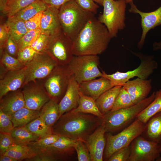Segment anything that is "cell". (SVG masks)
<instances>
[{"instance_id":"obj_1","label":"cell","mask_w":161,"mask_h":161,"mask_svg":"<svg viewBox=\"0 0 161 161\" xmlns=\"http://www.w3.org/2000/svg\"><path fill=\"white\" fill-rule=\"evenodd\" d=\"M112 38L106 26L95 16L72 41L74 55H97L107 49Z\"/></svg>"},{"instance_id":"obj_2","label":"cell","mask_w":161,"mask_h":161,"mask_svg":"<svg viewBox=\"0 0 161 161\" xmlns=\"http://www.w3.org/2000/svg\"><path fill=\"white\" fill-rule=\"evenodd\" d=\"M102 119L89 114L68 112L62 114L52 127L53 134L85 142L102 123Z\"/></svg>"},{"instance_id":"obj_3","label":"cell","mask_w":161,"mask_h":161,"mask_svg":"<svg viewBox=\"0 0 161 161\" xmlns=\"http://www.w3.org/2000/svg\"><path fill=\"white\" fill-rule=\"evenodd\" d=\"M58 15L62 31L72 41L95 14L83 10L72 0L60 8Z\"/></svg>"},{"instance_id":"obj_4","label":"cell","mask_w":161,"mask_h":161,"mask_svg":"<svg viewBox=\"0 0 161 161\" xmlns=\"http://www.w3.org/2000/svg\"><path fill=\"white\" fill-rule=\"evenodd\" d=\"M155 92L140 103L127 108L110 111L104 115L102 123L106 133L123 130L131 124L139 114L154 100Z\"/></svg>"},{"instance_id":"obj_5","label":"cell","mask_w":161,"mask_h":161,"mask_svg":"<svg viewBox=\"0 0 161 161\" xmlns=\"http://www.w3.org/2000/svg\"><path fill=\"white\" fill-rule=\"evenodd\" d=\"M126 4L125 0H104L103 12L97 19L106 26L112 38L125 27Z\"/></svg>"},{"instance_id":"obj_6","label":"cell","mask_w":161,"mask_h":161,"mask_svg":"<svg viewBox=\"0 0 161 161\" xmlns=\"http://www.w3.org/2000/svg\"><path fill=\"white\" fill-rule=\"evenodd\" d=\"M145 125L146 124L136 118L131 124L116 135L106 133V143L103 158L107 160L116 151L129 145L136 137L141 134Z\"/></svg>"},{"instance_id":"obj_7","label":"cell","mask_w":161,"mask_h":161,"mask_svg":"<svg viewBox=\"0 0 161 161\" xmlns=\"http://www.w3.org/2000/svg\"><path fill=\"white\" fill-rule=\"evenodd\" d=\"M97 55H74L67 65L71 75L80 83L102 76Z\"/></svg>"},{"instance_id":"obj_8","label":"cell","mask_w":161,"mask_h":161,"mask_svg":"<svg viewBox=\"0 0 161 161\" xmlns=\"http://www.w3.org/2000/svg\"><path fill=\"white\" fill-rule=\"evenodd\" d=\"M133 53L138 57L141 61L140 64L136 69L126 72L117 71L111 74H107L104 71L102 72V76L109 79L113 86H122L129 79L135 77L147 79L153 73L154 70L157 68L158 64L154 60L152 56L133 52Z\"/></svg>"},{"instance_id":"obj_9","label":"cell","mask_w":161,"mask_h":161,"mask_svg":"<svg viewBox=\"0 0 161 161\" xmlns=\"http://www.w3.org/2000/svg\"><path fill=\"white\" fill-rule=\"evenodd\" d=\"M71 75L67 65H58L48 76L38 80L50 100L58 104L66 91Z\"/></svg>"},{"instance_id":"obj_10","label":"cell","mask_w":161,"mask_h":161,"mask_svg":"<svg viewBox=\"0 0 161 161\" xmlns=\"http://www.w3.org/2000/svg\"><path fill=\"white\" fill-rule=\"evenodd\" d=\"M72 41L62 29L49 36L44 51L47 52L59 65H67L73 56Z\"/></svg>"},{"instance_id":"obj_11","label":"cell","mask_w":161,"mask_h":161,"mask_svg":"<svg viewBox=\"0 0 161 161\" xmlns=\"http://www.w3.org/2000/svg\"><path fill=\"white\" fill-rule=\"evenodd\" d=\"M58 65L56 61L45 51L37 53L25 66L24 84L31 81L44 79Z\"/></svg>"},{"instance_id":"obj_12","label":"cell","mask_w":161,"mask_h":161,"mask_svg":"<svg viewBox=\"0 0 161 161\" xmlns=\"http://www.w3.org/2000/svg\"><path fill=\"white\" fill-rule=\"evenodd\" d=\"M128 161H157L161 157L159 144L148 140L140 135L130 144Z\"/></svg>"},{"instance_id":"obj_13","label":"cell","mask_w":161,"mask_h":161,"mask_svg":"<svg viewBox=\"0 0 161 161\" xmlns=\"http://www.w3.org/2000/svg\"><path fill=\"white\" fill-rule=\"evenodd\" d=\"M25 102V107L30 109L41 110L50 99L42 84L38 80L31 81L24 84L21 88Z\"/></svg>"},{"instance_id":"obj_14","label":"cell","mask_w":161,"mask_h":161,"mask_svg":"<svg viewBox=\"0 0 161 161\" xmlns=\"http://www.w3.org/2000/svg\"><path fill=\"white\" fill-rule=\"evenodd\" d=\"M131 7L129 10L132 13L139 14L141 17V25L142 34L140 41L138 44L139 49L142 47L147 34L151 30L161 25V6L154 11L144 12L137 9L133 1L129 3Z\"/></svg>"},{"instance_id":"obj_15","label":"cell","mask_w":161,"mask_h":161,"mask_svg":"<svg viewBox=\"0 0 161 161\" xmlns=\"http://www.w3.org/2000/svg\"><path fill=\"white\" fill-rule=\"evenodd\" d=\"M105 133L102 123L87 138L85 143L89 150L91 161H103L106 143Z\"/></svg>"},{"instance_id":"obj_16","label":"cell","mask_w":161,"mask_h":161,"mask_svg":"<svg viewBox=\"0 0 161 161\" xmlns=\"http://www.w3.org/2000/svg\"><path fill=\"white\" fill-rule=\"evenodd\" d=\"M80 92L79 84L71 75L66 91L58 103L59 118L64 114L77 107L79 101Z\"/></svg>"},{"instance_id":"obj_17","label":"cell","mask_w":161,"mask_h":161,"mask_svg":"<svg viewBox=\"0 0 161 161\" xmlns=\"http://www.w3.org/2000/svg\"><path fill=\"white\" fill-rule=\"evenodd\" d=\"M151 79L137 78L126 82L122 86L129 94L134 104H136L147 97L151 89Z\"/></svg>"},{"instance_id":"obj_18","label":"cell","mask_w":161,"mask_h":161,"mask_svg":"<svg viewBox=\"0 0 161 161\" xmlns=\"http://www.w3.org/2000/svg\"><path fill=\"white\" fill-rule=\"evenodd\" d=\"M25 66L7 72L0 79V99L7 93L21 89L25 81Z\"/></svg>"},{"instance_id":"obj_19","label":"cell","mask_w":161,"mask_h":161,"mask_svg":"<svg viewBox=\"0 0 161 161\" xmlns=\"http://www.w3.org/2000/svg\"><path fill=\"white\" fill-rule=\"evenodd\" d=\"M80 91L83 94L97 99L104 92L112 88L111 81L103 76L79 84Z\"/></svg>"},{"instance_id":"obj_20","label":"cell","mask_w":161,"mask_h":161,"mask_svg":"<svg viewBox=\"0 0 161 161\" xmlns=\"http://www.w3.org/2000/svg\"><path fill=\"white\" fill-rule=\"evenodd\" d=\"M24 107L25 102L21 89L10 92L0 99V110L9 116Z\"/></svg>"},{"instance_id":"obj_21","label":"cell","mask_w":161,"mask_h":161,"mask_svg":"<svg viewBox=\"0 0 161 161\" xmlns=\"http://www.w3.org/2000/svg\"><path fill=\"white\" fill-rule=\"evenodd\" d=\"M76 141L67 137L60 136L55 142L49 145L41 153L49 156L54 161L57 160L62 155L71 154L73 151L75 149Z\"/></svg>"},{"instance_id":"obj_22","label":"cell","mask_w":161,"mask_h":161,"mask_svg":"<svg viewBox=\"0 0 161 161\" xmlns=\"http://www.w3.org/2000/svg\"><path fill=\"white\" fill-rule=\"evenodd\" d=\"M59 9L48 7L43 11L40 27L41 32L50 36L61 29L58 18Z\"/></svg>"},{"instance_id":"obj_23","label":"cell","mask_w":161,"mask_h":161,"mask_svg":"<svg viewBox=\"0 0 161 161\" xmlns=\"http://www.w3.org/2000/svg\"><path fill=\"white\" fill-rule=\"evenodd\" d=\"M141 135L158 144L161 142V111L155 114L147 121Z\"/></svg>"},{"instance_id":"obj_24","label":"cell","mask_w":161,"mask_h":161,"mask_svg":"<svg viewBox=\"0 0 161 161\" xmlns=\"http://www.w3.org/2000/svg\"><path fill=\"white\" fill-rule=\"evenodd\" d=\"M122 86H113L104 92L95 100L99 110L104 115L112 109Z\"/></svg>"},{"instance_id":"obj_25","label":"cell","mask_w":161,"mask_h":161,"mask_svg":"<svg viewBox=\"0 0 161 161\" xmlns=\"http://www.w3.org/2000/svg\"><path fill=\"white\" fill-rule=\"evenodd\" d=\"M41 110H33L23 107L9 116L14 128L27 124L40 116Z\"/></svg>"},{"instance_id":"obj_26","label":"cell","mask_w":161,"mask_h":161,"mask_svg":"<svg viewBox=\"0 0 161 161\" xmlns=\"http://www.w3.org/2000/svg\"><path fill=\"white\" fill-rule=\"evenodd\" d=\"M80 100L78 106L72 111L81 112L94 115L103 119L104 115L99 110L95 100L93 98L84 95L80 91Z\"/></svg>"},{"instance_id":"obj_27","label":"cell","mask_w":161,"mask_h":161,"mask_svg":"<svg viewBox=\"0 0 161 161\" xmlns=\"http://www.w3.org/2000/svg\"><path fill=\"white\" fill-rule=\"evenodd\" d=\"M59 114L58 104L50 100L41 109L40 116L48 126L52 128L59 119Z\"/></svg>"},{"instance_id":"obj_28","label":"cell","mask_w":161,"mask_h":161,"mask_svg":"<svg viewBox=\"0 0 161 161\" xmlns=\"http://www.w3.org/2000/svg\"><path fill=\"white\" fill-rule=\"evenodd\" d=\"M16 144L28 145L40 137L29 131L25 126L14 128L10 133Z\"/></svg>"},{"instance_id":"obj_29","label":"cell","mask_w":161,"mask_h":161,"mask_svg":"<svg viewBox=\"0 0 161 161\" xmlns=\"http://www.w3.org/2000/svg\"><path fill=\"white\" fill-rule=\"evenodd\" d=\"M48 7L41 0H38L23 8L12 17L25 22L38 13L44 11Z\"/></svg>"},{"instance_id":"obj_30","label":"cell","mask_w":161,"mask_h":161,"mask_svg":"<svg viewBox=\"0 0 161 161\" xmlns=\"http://www.w3.org/2000/svg\"><path fill=\"white\" fill-rule=\"evenodd\" d=\"M161 111V89L155 92L154 100L137 115V118L146 124L149 119Z\"/></svg>"},{"instance_id":"obj_31","label":"cell","mask_w":161,"mask_h":161,"mask_svg":"<svg viewBox=\"0 0 161 161\" xmlns=\"http://www.w3.org/2000/svg\"><path fill=\"white\" fill-rule=\"evenodd\" d=\"M3 155H7L17 159L18 161L32 158L36 154L28 145L15 144L9 148Z\"/></svg>"},{"instance_id":"obj_32","label":"cell","mask_w":161,"mask_h":161,"mask_svg":"<svg viewBox=\"0 0 161 161\" xmlns=\"http://www.w3.org/2000/svg\"><path fill=\"white\" fill-rule=\"evenodd\" d=\"M0 69L6 73L21 69L27 65L9 55L4 49L0 51Z\"/></svg>"},{"instance_id":"obj_33","label":"cell","mask_w":161,"mask_h":161,"mask_svg":"<svg viewBox=\"0 0 161 161\" xmlns=\"http://www.w3.org/2000/svg\"><path fill=\"white\" fill-rule=\"evenodd\" d=\"M7 22L10 36L16 43L29 31L23 21L11 17L8 18Z\"/></svg>"},{"instance_id":"obj_34","label":"cell","mask_w":161,"mask_h":161,"mask_svg":"<svg viewBox=\"0 0 161 161\" xmlns=\"http://www.w3.org/2000/svg\"><path fill=\"white\" fill-rule=\"evenodd\" d=\"M25 126L31 132L40 138L53 134L52 128L47 125L40 116Z\"/></svg>"},{"instance_id":"obj_35","label":"cell","mask_w":161,"mask_h":161,"mask_svg":"<svg viewBox=\"0 0 161 161\" xmlns=\"http://www.w3.org/2000/svg\"><path fill=\"white\" fill-rule=\"evenodd\" d=\"M60 136L54 134L48 135L40 138L29 145L37 154L45 151L49 145L55 142Z\"/></svg>"},{"instance_id":"obj_36","label":"cell","mask_w":161,"mask_h":161,"mask_svg":"<svg viewBox=\"0 0 161 161\" xmlns=\"http://www.w3.org/2000/svg\"><path fill=\"white\" fill-rule=\"evenodd\" d=\"M38 0H8L4 14L7 18L13 16L19 11Z\"/></svg>"},{"instance_id":"obj_37","label":"cell","mask_w":161,"mask_h":161,"mask_svg":"<svg viewBox=\"0 0 161 161\" xmlns=\"http://www.w3.org/2000/svg\"><path fill=\"white\" fill-rule=\"evenodd\" d=\"M134 105L129 94L122 86L111 111L127 108Z\"/></svg>"},{"instance_id":"obj_38","label":"cell","mask_w":161,"mask_h":161,"mask_svg":"<svg viewBox=\"0 0 161 161\" xmlns=\"http://www.w3.org/2000/svg\"><path fill=\"white\" fill-rule=\"evenodd\" d=\"M41 32L40 28L29 30L17 42L18 51L31 46Z\"/></svg>"},{"instance_id":"obj_39","label":"cell","mask_w":161,"mask_h":161,"mask_svg":"<svg viewBox=\"0 0 161 161\" xmlns=\"http://www.w3.org/2000/svg\"><path fill=\"white\" fill-rule=\"evenodd\" d=\"M74 148L76 150L79 161H91L90 153L87 147L83 141L76 140Z\"/></svg>"},{"instance_id":"obj_40","label":"cell","mask_w":161,"mask_h":161,"mask_svg":"<svg viewBox=\"0 0 161 161\" xmlns=\"http://www.w3.org/2000/svg\"><path fill=\"white\" fill-rule=\"evenodd\" d=\"M16 144L10 134L0 133V155H3Z\"/></svg>"},{"instance_id":"obj_41","label":"cell","mask_w":161,"mask_h":161,"mask_svg":"<svg viewBox=\"0 0 161 161\" xmlns=\"http://www.w3.org/2000/svg\"><path fill=\"white\" fill-rule=\"evenodd\" d=\"M37 53L31 46H28L18 51L17 58L21 62L27 65Z\"/></svg>"},{"instance_id":"obj_42","label":"cell","mask_w":161,"mask_h":161,"mask_svg":"<svg viewBox=\"0 0 161 161\" xmlns=\"http://www.w3.org/2000/svg\"><path fill=\"white\" fill-rule=\"evenodd\" d=\"M131 153L130 145L121 148L113 154L108 161H128Z\"/></svg>"},{"instance_id":"obj_43","label":"cell","mask_w":161,"mask_h":161,"mask_svg":"<svg viewBox=\"0 0 161 161\" xmlns=\"http://www.w3.org/2000/svg\"><path fill=\"white\" fill-rule=\"evenodd\" d=\"M14 128L10 117L0 110V132L10 134Z\"/></svg>"},{"instance_id":"obj_44","label":"cell","mask_w":161,"mask_h":161,"mask_svg":"<svg viewBox=\"0 0 161 161\" xmlns=\"http://www.w3.org/2000/svg\"><path fill=\"white\" fill-rule=\"evenodd\" d=\"M49 36L47 34L41 32L30 46L37 53L44 51Z\"/></svg>"},{"instance_id":"obj_45","label":"cell","mask_w":161,"mask_h":161,"mask_svg":"<svg viewBox=\"0 0 161 161\" xmlns=\"http://www.w3.org/2000/svg\"><path fill=\"white\" fill-rule=\"evenodd\" d=\"M83 10L94 14L97 13L98 5L93 0H74Z\"/></svg>"},{"instance_id":"obj_46","label":"cell","mask_w":161,"mask_h":161,"mask_svg":"<svg viewBox=\"0 0 161 161\" xmlns=\"http://www.w3.org/2000/svg\"><path fill=\"white\" fill-rule=\"evenodd\" d=\"M43 12V11L38 13L24 22L25 26L29 30L40 28Z\"/></svg>"},{"instance_id":"obj_47","label":"cell","mask_w":161,"mask_h":161,"mask_svg":"<svg viewBox=\"0 0 161 161\" xmlns=\"http://www.w3.org/2000/svg\"><path fill=\"white\" fill-rule=\"evenodd\" d=\"M10 36L9 28L7 22L1 23L0 25V51L3 50Z\"/></svg>"},{"instance_id":"obj_48","label":"cell","mask_w":161,"mask_h":161,"mask_svg":"<svg viewBox=\"0 0 161 161\" xmlns=\"http://www.w3.org/2000/svg\"><path fill=\"white\" fill-rule=\"evenodd\" d=\"M4 49L11 56L17 58L18 52L17 44L10 36Z\"/></svg>"},{"instance_id":"obj_49","label":"cell","mask_w":161,"mask_h":161,"mask_svg":"<svg viewBox=\"0 0 161 161\" xmlns=\"http://www.w3.org/2000/svg\"><path fill=\"white\" fill-rule=\"evenodd\" d=\"M48 7H55L59 9L65 3L72 0H41Z\"/></svg>"},{"instance_id":"obj_50","label":"cell","mask_w":161,"mask_h":161,"mask_svg":"<svg viewBox=\"0 0 161 161\" xmlns=\"http://www.w3.org/2000/svg\"><path fill=\"white\" fill-rule=\"evenodd\" d=\"M8 0H0V10L1 13H4L7 8Z\"/></svg>"},{"instance_id":"obj_51","label":"cell","mask_w":161,"mask_h":161,"mask_svg":"<svg viewBox=\"0 0 161 161\" xmlns=\"http://www.w3.org/2000/svg\"><path fill=\"white\" fill-rule=\"evenodd\" d=\"M0 161H18V160L10 156L2 155H0Z\"/></svg>"},{"instance_id":"obj_52","label":"cell","mask_w":161,"mask_h":161,"mask_svg":"<svg viewBox=\"0 0 161 161\" xmlns=\"http://www.w3.org/2000/svg\"><path fill=\"white\" fill-rule=\"evenodd\" d=\"M152 48L154 51L161 50V41L159 42H154L153 44Z\"/></svg>"},{"instance_id":"obj_53","label":"cell","mask_w":161,"mask_h":161,"mask_svg":"<svg viewBox=\"0 0 161 161\" xmlns=\"http://www.w3.org/2000/svg\"><path fill=\"white\" fill-rule=\"evenodd\" d=\"M95 3L100 4L101 6H103L104 0H93Z\"/></svg>"},{"instance_id":"obj_54","label":"cell","mask_w":161,"mask_h":161,"mask_svg":"<svg viewBox=\"0 0 161 161\" xmlns=\"http://www.w3.org/2000/svg\"><path fill=\"white\" fill-rule=\"evenodd\" d=\"M159 150L161 155V157H160L157 161H161V142L159 144Z\"/></svg>"},{"instance_id":"obj_55","label":"cell","mask_w":161,"mask_h":161,"mask_svg":"<svg viewBox=\"0 0 161 161\" xmlns=\"http://www.w3.org/2000/svg\"><path fill=\"white\" fill-rule=\"evenodd\" d=\"M127 3H130L131 2H133V0H125Z\"/></svg>"}]
</instances>
